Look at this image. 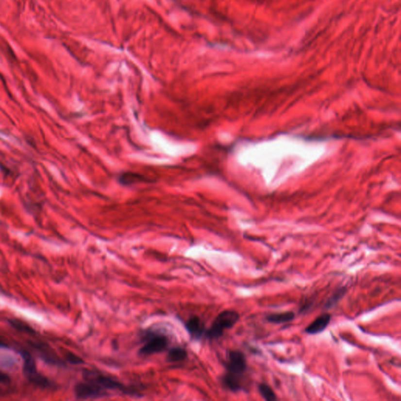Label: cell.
Segmentation results:
<instances>
[{"instance_id":"8992f818","label":"cell","mask_w":401,"mask_h":401,"mask_svg":"<svg viewBox=\"0 0 401 401\" xmlns=\"http://www.w3.org/2000/svg\"><path fill=\"white\" fill-rule=\"evenodd\" d=\"M75 395L79 400H96L109 397L110 393L106 389L99 386L95 383L85 381L78 383L75 385Z\"/></svg>"},{"instance_id":"277c9868","label":"cell","mask_w":401,"mask_h":401,"mask_svg":"<svg viewBox=\"0 0 401 401\" xmlns=\"http://www.w3.org/2000/svg\"><path fill=\"white\" fill-rule=\"evenodd\" d=\"M19 353L23 360V371L27 379L36 386L43 389L50 388L51 386L50 382L38 371L35 361L33 356L28 351L23 350L19 351Z\"/></svg>"},{"instance_id":"52a82bcc","label":"cell","mask_w":401,"mask_h":401,"mask_svg":"<svg viewBox=\"0 0 401 401\" xmlns=\"http://www.w3.org/2000/svg\"><path fill=\"white\" fill-rule=\"evenodd\" d=\"M30 345L31 347H33L34 351H36L39 353V357L47 364L55 366L65 365L64 361L56 354V352L48 345L41 343H30Z\"/></svg>"},{"instance_id":"8fae6325","label":"cell","mask_w":401,"mask_h":401,"mask_svg":"<svg viewBox=\"0 0 401 401\" xmlns=\"http://www.w3.org/2000/svg\"><path fill=\"white\" fill-rule=\"evenodd\" d=\"M167 357V361L169 363L182 362L187 357V352L182 347H173L169 350Z\"/></svg>"},{"instance_id":"9c48e42d","label":"cell","mask_w":401,"mask_h":401,"mask_svg":"<svg viewBox=\"0 0 401 401\" xmlns=\"http://www.w3.org/2000/svg\"><path fill=\"white\" fill-rule=\"evenodd\" d=\"M185 328L193 339H199L205 333V325L199 317L192 316L189 318L185 324Z\"/></svg>"},{"instance_id":"7a4b0ae2","label":"cell","mask_w":401,"mask_h":401,"mask_svg":"<svg viewBox=\"0 0 401 401\" xmlns=\"http://www.w3.org/2000/svg\"><path fill=\"white\" fill-rule=\"evenodd\" d=\"M83 376L85 381L95 383L99 386L102 387L103 389H106L107 391L108 390L118 391L124 394H127V395L136 396L139 394L136 390L126 386L122 383L117 381V379H114L108 375H105L103 373L98 371L85 370L83 373Z\"/></svg>"},{"instance_id":"e0dca14e","label":"cell","mask_w":401,"mask_h":401,"mask_svg":"<svg viewBox=\"0 0 401 401\" xmlns=\"http://www.w3.org/2000/svg\"><path fill=\"white\" fill-rule=\"evenodd\" d=\"M10 379L8 375H6V373L2 372L0 371V383H10Z\"/></svg>"},{"instance_id":"4fadbf2b","label":"cell","mask_w":401,"mask_h":401,"mask_svg":"<svg viewBox=\"0 0 401 401\" xmlns=\"http://www.w3.org/2000/svg\"><path fill=\"white\" fill-rule=\"evenodd\" d=\"M346 292H347V288H341L337 289L331 296L330 298L328 299V301L325 303L324 308L326 310H330V309L333 308V306H335L339 302V300H342L344 297Z\"/></svg>"},{"instance_id":"7c38bea8","label":"cell","mask_w":401,"mask_h":401,"mask_svg":"<svg viewBox=\"0 0 401 401\" xmlns=\"http://www.w3.org/2000/svg\"><path fill=\"white\" fill-rule=\"evenodd\" d=\"M120 183L122 184L129 185L133 184H137V183H142L147 181V179L141 175L137 173H133V172H124L118 177Z\"/></svg>"},{"instance_id":"30bf717a","label":"cell","mask_w":401,"mask_h":401,"mask_svg":"<svg viewBox=\"0 0 401 401\" xmlns=\"http://www.w3.org/2000/svg\"><path fill=\"white\" fill-rule=\"evenodd\" d=\"M296 315L292 311H285L282 313H274V314H268L266 317V320L269 323L275 324H285V323L291 322L294 320Z\"/></svg>"},{"instance_id":"3957f363","label":"cell","mask_w":401,"mask_h":401,"mask_svg":"<svg viewBox=\"0 0 401 401\" xmlns=\"http://www.w3.org/2000/svg\"><path fill=\"white\" fill-rule=\"evenodd\" d=\"M239 318V314L234 310H224L216 317L210 328L206 331L205 336L211 340L218 339L223 336L226 330L233 328Z\"/></svg>"},{"instance_id":"ac0fdd59","label":"cell","mask_w":401,"mask_h":401,"mask_svg":"<svg viewBox=\"0 0 401 401\" xmlns=\"http://www.w3.org/2000/svg\"><path fill=\"white\" fill-rule=\"evenodd\" d=\"M8 348L7 347V345L6 343H3L1 339H0V349H6Z\"/></svg>"},{"instance_id":"9a60e30c","label":"cell","mask_w":401,"mask_h":401,"mask_svg":"<svg viewBox=\"0 0 401 401\" xmlns=\"http://www.w3.org/2000/svg\"><path fill=\"white\" fill-rule=\"evenodd\" d=\"M8 323L12 328L20 333H28V334H34V329L22 320H17V319H9Z\"/></svg>"},{"instance_id":"6da1fadb","label":"cell","mask_w":401,"mask_h":401,"mask_svg":"<svg viewBox=\"0 0 401 401\" xmlns=\"http://www.w3.org/2000/svg\"><path fill=\"white\" fill-rule=\"evenodd\" d=\"M226 369L227 372L222 378L223 386L234 393L245 389L247 360L243 352L239 351H229L227 355Z\"/></svg>"},{"instance_id":"ba28073f","label":"cell","mask_w":401,"mask_h":401,"mask_svg":"<svg viewBox=\"0 0 401 401\" xmlns=\"http://www.w3.org/2000/svg\"><path fill=\"white\" fill-rule=\"evenodd\" d=\"M332 316L329 314H323L309 324L305 329V333L308 334H317L322 333L330 324Z\"/></svg>"},{"instance_id":"5b68a950","label":"cell","mask_w":401,"mask_h":401,"mask_svg":"<svg viewBox=\"0 0 401 401\" xmlns=\"http://www.w3.org/2000/svg\"><path fill=\"white\" fill-rule=\"evenodd\" d=\"M167 336L160 333L151 332L146 333L144 337V345L139 352L141 356H150L164 351L168 347Z\"/></svg>"},{"instance_id":"5bb4252c","label":"cell","mask_w":401,"mask_h":401,"mask_svg":"<svg viewBox=\"0 0 401 401\" xmlns=\"http://www.w3.org/2000/svg\"><path fill=\"white\" fill-rule=\"evenodd\" d=\"M258 390L261 397L264 398L265 401H277V396L274 390L272 389L271 387L269 386L266 383H260L258 385Z\"/></svg>"},{"instance_id":"2e32d148","label":"cell","mask_w":401,"mask_h":401,"mask_svg":"<svg viewBox=\"0 0 401 401\" xmlns=\"http://www.w3.org/2000/svg\"><path fill=\"white\" fill-rule=\"evenodd\" d=\"M65 358L67 360V362L70 363L71 365H79L84 363V360L81 357H79L73 352H69V351L66 352Z\"/></svg>"}]
</instances>
